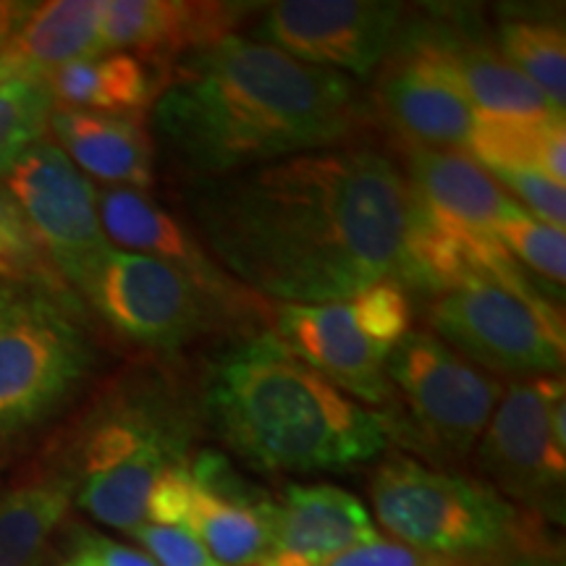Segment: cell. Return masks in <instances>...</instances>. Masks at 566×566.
Instances as JSON below:
<instances>
[{"mask_svg": "<svg viewBox=\"0 0 566 566\" xmlns=\"http://www.w3.org/2000/svg\"><path fill=\"white\" fill-rule=\"evenodd\" d=\"M205 252L281 304H328L401 283L420 202L370 147L302 153L200 179L187 197Z\"/></svg>", "mask_w": 566, "mask_h": 566, "instance_id": "6da1fadb", "label": "cell"}, {"mask_svg": "<svg viewBox=\"0 0 566 566\" xmlns=\"http://www.w3.org/2000/svg\"><path fill=\"white\" fill-rule=\"evenodd\" d=\"M367 118L357 84L344 74L242 34L181 59L153 103L155 129L202 179L334 150Z\"/></svg>", "mask_w": 566, "mask_h": 566, "instance_id": "7a4b0ae2", "label": "cell"}, {"mask_svg": "<svg viewBox=\"0 0 566 566\" xmlns=\"http://www.w3.org/2000/svg\"><path fill=\"white\" fill-rule=\"evenodd\" d=\"M205 412L233 454L268 472L344 470L391 441L384 412L338 391L275 334L247 338L218 359Z\"/></svg>", "mask_w": 566, "mask_h": 566, "instance_id": "3957f363", "label": "cell"}, {"mask_svg": "<svg viewBox=\"0 0 566 566\" xmlns=\"http://www.w3.org/2000/svg\"><path fill=\"white\" fill-rule=\"evenodd\" d=\"M373 512L396 543L454 562L493 566L546 556L537 516L485 480L391 457L375 472Z\"/></svg>", "mask_w": 566, "mask_h": 566, "instance_id": "277c9868", "label": "cell"}, {"mask_svg": "<svg viewBox=\"0 0 566 566\" xmlns=\"http://www.w3.org/2000/svg\"><path fill=\"white\" fill-rule=\"evenodd\" d=\"M192 415L158 378L113 391L84 424L74 451V499L105 527L134 533L147 522L158 480L189 462Z\"/></svg>", "mask_w": 566, "mask_h": 566, "instance_id": "5b68a950", "label": "cell"}, {"mask_svg": "<svg viewBox=\"0 0 566 566\" xmlns=\"http://www.w3.org/2000/svg\"><path fill=\"white\" fill-rule=\"evenodd\" d=\"M92 363L87 328L61 281L0 283V446L59 412Z\"/></svg>", "mask_w": 566, "mask_h": 566, "instance_id": "8992f818", "label": "cell"}, {"mask_svg": "<svg viewBox=\"0 0 566 566\" xmlns=\"http://www.w3.org/2000/svg\"><path fill=\"white\" fill-rule=\"evenodd\" d=\"M391 405L388 436L436 464H457L478 449L499 407L501 384L441 338L409 331L386 359Z\"/></svg>", "mask_w": 566, "mask_h": 566, "instance_id": "52a82bcc", "label": "cell"}, {"mask_svg": "<svg viewBox=\"0 0 566 566\" xmlns=\"http://www.w3.org/2000/svg\"><path fill=\"white\" fill-rule=\"evenodd\" d=\"M412 325L401 283L380 281L328 304H279L273 334L338 391L365 405H391L386 359Z\"/></svg>", "mask_w": 566, "mask_h": 566, "instance_id": "ba28073f", "label": "cell"}, {"mask_svg": "<svg viewBox=\"0 0 566 566\" xmlns=\"http://www.w3.org/2000/svg\"><path fill=\"white\" fill-rule=\"evenodd\" d=\"M428 323L436 338L485 373L527 380L564 365V317L546 294L472 281L436 294Z\"/></svg>", "mask_w": 566, "mask_h": 566, "instance_id": "9c48e42d", "label": "cell"}, {"mask_svg": "<svg viewBox=\"0 0 566 566\" xmlns=\"http://www.w3.org/2000/svg\"><path fill=\"white\" fill-rule=\"evenodd\" d=\"M485 483L533 516L562 520L566 401L556 375L514 380L478 441Z\"/></svg>", "mask_w": 566, "mask_h": 566, "instance_id": "30bf717a", "label": "cell"}, {"mask_svg": "<svg viewBox=\"0 0 566 566\" xmlns=\"http://www.w3.org/2000/svg\"><path fill=\"white\" fill-rule=\"evenodd\" d=\"M74 296L90 304L111 334L150 352L181 349L226 313L189 275L116 247L101 254Z\"/></svg>", "mask_w": 566, "mask_h": 566, "instance_id": "8fae6325", "label": "cell"}, {"mask_svg": "<svg viewBox=\"0 0 566 566\" xmlns=\"http://www.w3.org/2000/svg\"><path fill=\"white\" fill-rule=\"evenodd\" d=\"M3 189L19 208L48 268L74 296L111 247L97 216L95 184L53 139H42L3 176Z\"/></svg>", "mask_w": 566, "mask_h": 566, "instance_id": "7c38bea8", "label": "cell"}, {"mask_svg": "<svg viewBox=\"0 0 566 566\" xmlns=\"http://www.w3.org/2000/svg\"><path fill=\"white\" fill-rule=\"evenodd\" d=\"M409 13L378 0H283L263 6L254 34L307 66L370 76L394 51Z\"/></svg>", "mask_w": 566, "mask_h": 566, "instance_id": "4fadbf2b", "label": "cell"}, {"mask_svg": "<svg viewBox=\"0 0 566 566\" xmlns=\"http://www.w3.org/2000/svg\"><path fill=\"white\" fill-rule=\"evenodd\" d=\"M401 40L436 61L443 74L462 90L478 116L533 118V122L564 118V108L548 101L499 53L472 11L451 6L443 11L409 13Z\"/></svg>", "mask_w": 566, "mask_h": 566, "instance_id": "5bb4252c", "label": "cell"}, {"mask_svg": "<svg viewBox=\"0 0 566 566\" xmlns=\"http://www.w3.org/2000/svg\"><path fill=\"white\" fill-rule=\"evenodd\" d=\"M373 111L399 145L436 150H467L478 122V111L443 69L401 38L380 63Z\"/></svg>", "mask_w": 566, "mask_h": 566, "instance_id": "9a60e30c", "label": "cell"}, {"mask_svg": "<svg viewBox=\"0 0 566 566\" xmlns=\"http://www.w3.org/2000/svg\"><path fill=\"white\" fill-rule=\"evenodd\" d=\"M192 499L184 527L221 566H260L273 546L275 504L218 451L189 459Z\"/></svg>", "mask_w": 566, "mask_h": 566, "instance_id": "2e32d148", "label": "cell"}, {"mask_svg": "<svg viewBox=\"0 0 566 566\" xmlns=\"http://www.w3.org/2000/svg\"><path fill=\"white\" fill-rule=\"evenodd\" d=\"M247 9L205 0H101L103 53L134 51L171 74L181 59L233 34Z\"/></svg>", "mask_w": 566, "mask_h": 566, "instance_id": "e0dca14e", "label": "cell"}, {"mask_svg": "<svg viewBox=\"0 0 566 566\" xmlns=\"http://www.w3.org/2000/svg\"><path fill=\"white\" fill-rule=\"evenodd\" d=\"M97 216L105 239L111 247L116 244V250L145 254L176 268L226 310H244L247 302H252L244 292H239L237 281H231L205 252L200 239L184 229L181 221H176L145 189H97Z\"/></svg>", "mask_w": 566, "mask_h": 566, "instance_id": "ac0fdd59", "label": "cell"}, {"mask_svg": "<svg viewBox=\"0 0 566 566\" xmlns=\"http://www.w3.org/2000/svg\"><path fill=\"white\" fill-rule=\"evenodd\" d=\"M378 537L373 514L338 485H292L275 504L273 546L260 566H323Z\"/></svg>", "mask_w": 566, "mask_h": 566, "instance_id": "d6986e66", "label": "cell"}, {"mask_svg": "<svg viewBox=\"0 0 566 566\" xmlns=\"http://www.w3.org/2000/svg\"><path fill=\"white\" fill-rule=\"evenodd\" d=\"M399 168L417 200L446 221L472 231L530 216L464 150L399 145Z\"/></svg>", "mask_w": 566, "mask_h": 566, "instance_id": "ffe728a7", "label": "cell"}, {"mask_svg": "<svg viewBox=\"0 0 566 566\" xmlns=\"http://www.w3.org/2000/svg\"><path fill=\"white\" fill-rule=\"evenodd\" d=\"M48 132L87 179L129 189L153 184L155 150L139 116L53 108Z\"/></svg>", "mask_w": 566, "mask_h": 566, "instance_id": "44dd1931", "label": "cell"}, {"mask_svg": "<svg viewBox=\"0 0 566 566\" xmlns=\"http://www.w3.org/2000/svg\"><path fill=\"white\" fill-rule=\"evenodd\" d=\"M168 74L134 53H101L45 76L55 108L139 116L158 101Z\"/></svg>", "mask_w": 566, "mask_h": 566, "instance_id": "7402d4cb", "label": "cell"}, {"mask_svg": "<svg viewBox=\"0 0 566 566\" xmlns=\"http://www.w3.org/2000/svg\"><path fill=\"white\" fill-rule=\"evenodd\" d=\"M101 53V0H51L34 3L0 51V61L21 76L45 80L66 63Z\"/></svg>", "mask_w": 566, "mask_h": 566, "instance_id": "603a6c76", "label": "cell"}, {"mask_svg": "<svg viewBox=\"0 0 566 566\" xmlns=\"http://www.w3.org/2000/svg\"><path fill=\"white\" fill-rule=\"evenodd\" d=\"M74 478L45 475L0 491V566H34L69 514Z\"/></svg>", "mask_w": 566, "mask_h": 566, "instance_id": "cb8c5ba5", "label": "cell"}, {"mask_svg": "<svg viewBox=\"0 0 566 566\" xmlns=\"http://www.w3.org/2000/svg\"><path fill=\"white\" fill-rule=\"evenodd\" d=\"M485 171H537L558 184L566 181V118L533 122V118L478 116L467 142Z\"/></svg>", "mask_w": 566, "mask_h": 566, "instance_id": "d4e9b609", "label": "cell"}, {"mask_svg": "<svg viewBox=\"0 0 566 566\" xmlns=\"http://www.w3.org/2000/svg\"><path fill=\"white\" fill-rule=\"evenodd\" d=\"M495 48L525 80L558 108L566 103V38L562 27L541 19H506Z\"/></svg>", "mask_w": 566, "mask_h": 566, "instance_id": "484cf974", "label": "cell"}, {"mask_svg": "<svg viewBox=\"0 0 566 566\" xmlns=\"http://www.w3.org/2000/svg\"><path fill=\"white\" fill-rule=\"evenodd\" d=\"M53 108L42 76H19L0 63V179L32 145L45 139Z\"/></svg>", "mask_w": 566, "mask_h": 566, "instance_id": "4316f807", "label": "cell"}, {"mask_svg": "<svg viewBox=\"0 0 566 566\" xmlns=\"http://www.w3.org/2000/svg\"><path fill=\"white\" fill-rule=\"evenodd\" d=\"M493 239L512 254L516 263L543 275L548 283L564 289L566 281V237L564 229L537 221L533 216L512 218L491 229Z\"/></svg>", "mask_w": 566, "mask_h": 566, "instance_id": "83f0119b", "label": "cell"}, {"mask_svg": "<svg viewBox=\"0 0 566 566\" xmlns=\"http://www.w3.org/2000/svg\"><path fill=\"white\" fill-rule=\"evenodd\" d=\"M30 279H55V275L34 244L19 208L0 187V283Z\"/></svg>", "mask_w": 566, "mask_h": 566, "instance_id": "f1b7e54d", "label": "cell"}, {"mask_svg": "<svg viewBox=\"0 0 566 566\" xmlns=\"http://www.w3.org/2000/svg\"><path fill=\"white\" fill-rule=\"evenodd\" d=\"M504 192L520 205L522 210L530 212L533 218H541L543 223L564 229L566 226V192L564 184H558L548 176L537 171H488Z\"/></svg>", "mask_w": 566, "mask_h": 566, "instance_id": "f546056e", "label": "cell"}, {"mask_svg": "<svg viewBox=\"0 0 566 566\" xmlns=\"http://www.w3.org/2000/svg\"><path fill=\"white\" fill-rule=\"evenodd\" d=\"M158 566H221L184 525H139L132 533Z\"/></svg>", "mask_w": 566, "mask_h": 566, "instance_id": "4dcf8cb0", "label": "cell"}, {"mask_svg": "<svg viewBox=\"0 0 566 566\" xmlns=\"http://www.w3.org/2000/svg\"><path fill=\"white\" fill-rule=\"evenodd\" d=\"M323 566H480V564L430 556V554H422V551L405 546V543L375 537L370 543H363V546L344 551V554L334 556Z\"/></svg>", "mask_w": 566, "mask_h": 566, "instance_id": "1f68e13d", "label": "cell"}, {"mask_svg": "<svg viewBox=\"0 0 566 566\" xmlns=\"http://www.w3.org/2000/svg\"><path fill=\"white\" fill-rule=\"evenodd\" d=\"M192 459V457H189ZM192 499V475L189 462L174 467L155 483L147 501V522L150 525H184Z\"/></svg>", "mask_w": 566, "mask_h": 566, "instance_id": "d6a6232c", "label": "cell"}, {"mask_svg": "<svg viewBox=\"0 0 566 566\" xmlns=\"http://www.w3.org/2000/svg\"><path fill=\"white\" fill-rule=\"evenodd\" d=\"M74 556L87 566H158L142 551L101 535H84Z\"/></svg>", "mask_w": 566, "mask_h": 566, "instance_id": "836d02e7", "label": "cell"}, {"mask_svg": "<svg viewBox=\"0 0 566 566\" xmlns=\"http://www.w3.org/2000/svg\"><path fill=\"white\" fill-rule=\"evenodd\" d=\"M34 3H17V0H0V51L19 30L21 21L30 17Z\"/></svg>", "mask_w": 566, "mask_h": 566, "instance_id": "e575fe53", "label": "cell"}, {"mask_svg": "<svg viewBox=\"0 0 566 566\" xmlns=\"http://www.w3.org/2000/svg\"><path fill=\"white\" fill-rule=\"evenodd\" d=\"M493 566H564V562H556L554 556H530V558H514V562L493 564Z\"/></svg>", "mask_w": 566, "mask_h": 566, "instance_id": "d590c367", "label": "cell"}, {"mask_svg": "<svg viewBox=\"0 0 566 566\" xmlns=\"http://www.w3.org/2000/svg\"><path fill=\"white\" fill-rule=\"evenodd\" d=\"M61 566H87V564H84V562H82V558L71 556V558H69V562H66V564H61Z\"/></svg>", "mask_w": 566, "mask_h": 566, "instance_id": "8d00e7d4", "label": "cell"}]
</instances>
